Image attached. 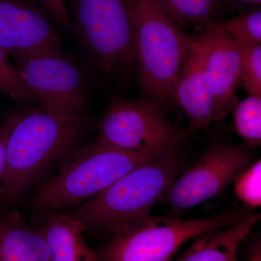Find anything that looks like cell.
Wrapping results in <instances>:
<instances>
[{
    "mask_svg": "<svg viewBox=\"0 0 261 261\" xmlns=\"http://www.w3.org/2000/svg\"><path fill=\"white\" fill-rule=\"evenodd\" d=\"M84 70L105 88L129 87L137 75L132 0H70Z\"/></svg>",
    "mask_w": 261,
    "mask_h": 261,
    "instance_id": "1",
    "label": "cell"
},
{
    "mask_svg": "<svg viewBox=\"0 0 261 261\" xmlns=\"http://www.w3.org/2000/svg\"><path fill=\"white\" fill-rule=\"evenodd\" d=\"M89 117L53 118L25 108L8 139L1 204L14 205L39 178L80 147L90 127Z\"/></svg>",
    "mask_w": 261,
    "mask_h": 261,
    "instance_id": "2",
    "label": "cell"
},
{
    "mask_svg": "<svg viewBox=\"0 0 261 261\" xmlns=\"http://www.w3.org/2000/svg\"><path fill=\"white\" fill-rule=\"evenodd\" d=\"M181 144L134 168L99 195L67 214L85 229L114 234L151 216L156 202L167 195L185 163Z\"/></svg>",
    "mask_w": 261,
    "mask_h": 261,
    "instance_id": "3",
    "label": "cell"
},
{
    "mask_svg": "<svg viewBox=\"0 0 261 261\" xmlns=\"http://www.w3.org/2000/svg\"><path fill=\"white\" fill-rule=\"evenodd\" d=\"M163 150L137 153L97 140L80 145L62 161L53 176L38 187L31 197V205L42 215L75 207L105 191L128 171Z\"/></svg>",
    "mask_w": 261,
    "mask_h": 261,
    "instance_id": "4",
    "label": "cell"
},
{
    "mask_svg": "<svg viewBox=\"0 0 261 261\" xmlns=\"http://www.w3.org/2000/svg\"><path fill=\"white\" fill-rule=\"evenodd\" d=\"M134 44L142 99L174 107L171 86L192 42L154 0H132Z\"/></svg>",
    "mask_w": 261,
    "mask_h": 261,
    "instance_id": "5",
    "label": "cell"
},
{
    "mask_svg": "<svg viewBox=\"0 0 261 261\" xmlns=\"http://www.w3.org/2000/svg\"><path fill=\"white\" fill-rule=\"evenodd\" d=\"M251 214L233 209L200 219L149 216L113 234L101 247L98 257L99 261H168L189 240L235 226Z\"/></svg>",
    "mask_w": 261,
    "mask_h": 261,
    "instance_id": "6",
    "label": "cell"
},
{
    "mask_svg": "<svg viewBox=\"0 0 261 261\" xmlns=\"http://www.w3.org/2000/svg\"><path fill=\"white\" fill-rule=\"evenodd\" d=\"M13 59L15 69L42 112L63 120L89 117L93 83L66 51Z\"/></svg>",
    "mask_w": 261,
    "mask_h": 261,
    "instance_id": "7",
    "label": "cell"
},
{
    "mask_svg": "<svg viewBox=\"0 0 261 261\" xmlns=\"http://www.w3.org/2000/svg\"><path fill=\"white\" fill-rule=\"evenodd\" d=\"M168 109L147 99L112 96L99 122L98 142L137 153L159 152L191 135L168 116Z\"/></svg>",
    "mask_w": 261,
    "mask_h": 261,
    "instance_id": "8",
    "label": "cell"
},
{
    "mask_svg": "<svg viewBox=\"0 0 261 261\" xmlns=\"http://www.w3.org/2000/svg\"><path fill=\"white\" fill-rule=\"evenodd\" d=\"M247 147L214 140L181 176L175 179L166 197L174 211H183L214 197L236 181L252 165Z\"/></svg>",
    "mask_w": 261,
    "mask_h": 261,
    "instance_id": "9",
    "label": "cell"
},
{
    "mask_svg": "<svg viewBox=\"0 0 261 261\" xmlns=\"http://www.w3.org/2000/svg\"><path fill=\"white\" fill-rule=\"evenodd\" d=\"M0 47L12 58L65 51L47 10L31 0H0Z\"/></svg>",
    "mask_w": 261,
    "mask_h": 261,
    "instance_id": "10",
    "label": "cell"
},
{
    "mask_svg": "<svg viewBox=\"0 0 261 261\" xmlns=\"http://www.w3.org/2000/svg\"><path fill=\"white\" fill-rule=\"evenodd\" d=\"M191 34L200 49L220 119L231 111L235 100L241 65L240 44L223 30L219 21Z\"/></svg>",
    "mask_w": 261,
    "mask_h": 261,
    "instance_id": "11",
    "label": "cell"
},
{
    "mask_svg": "<svg viewBox=\"0 0 261 261\" xmlns=\"http://www.w3.org/2000/svg\"><path fill=\"white\" fill-rule=\"evenodd\" d=\"M173 106L181 108L192 133L219 120L214 94L206 76L200 49L192 39L171 89Z\"/></svg>",
    "mask_w": 261,
    "mask_h": 261,
    "instance_id": "12",
    "label": "cell"
},
{
    "mask_svg": "<svg viewBox=\"0 0 261 261\" xmlns=\"http://www.w3.org/2000/svg\"><path fill=\"white\" fill-rule=\"evenodd\" d=\"M39 228L47 242L51 261H99L87 245L82 232L84 225L67 213L48 211L42 214Z\"/></svg>",
    "mask_w": 261,
    "mask_h": 261,
    "instance_id": "13",
    "label": "cell"
},
{
    "mask_svg": "<svg viewBox=\"0 0 261 261\" xmlns=\"http://www.w3.org/2000/svg\"><path fill=\"white\" fill-rule=\"evenodd\" d=\"M0 261H51L40 229L5 208L0 211Z\"/></svg>",
    "mask_w": 261,
    "mask_h": 261,
    "instance_id": "14",
    "label": "cell"
},
{
    "mask_svg": "<svg viewBox=\"0 0 261 261\" xmlns=\"http://www.w3.org/2000/svg\"><path fill=\"white\" fill-rule=\"evenodd\" d=\"M260 219V214H252L235 226L199 235L177 261H238L240 244Z\"/></svg>",
    "mask_w": 261,
    "mask_h": 261,
    "instance_id": "15",
    "label": "cell"
},
{
    "mask_svg": "<svg viewBox=\"0 0 261 261\" xmlns=\"http://www.w3.org/2000/svg\"><path fill=\"white\" fill-rule=\"evenodd\" d=\"M164 14L184 32L197 33L222 20L224 0H154Z\"/></svg>",
    "mask_w": 261,
    "mask_h": 261,
    "instance_id": "16",
    "label": "cell"
},
{
    "mask_svg": "<svg viewBox=\"0 0 261 261\" xmlns=\"http://www.w3.org/2000/svg\"><path fill=\"white\" fill-rule=\"evenodd\" d=\"M235 129L246 147L261 144V97L249 95L238 102L235 99L231 109Z\"/></svg>",
    "mask_w": 261,
    "mask_h": 261,
    "instance_id": "17",
    "label": "cell"
},
{
    "mask_svg": "<svg viewBox=\"0 0 261 261\" xmlns=\"http://www.w3.org/2000/svg\"><path fill=\"white\" fill-rule=\"evenodd\" d=\"M239 84L249 95L261 97V44L243 43Z\"/></svg>",
    "mask_w": 261,
    "mask_h": 261,
    "instance_id": "18",
    "label": "cell"
},
{
    "mask_svg": "<svg viewBox=\"0 0 261 261\" xmlns=\"http://www.w3.org/2000/svg\"><path fill=\"white\" fill-rule=\"evenodd\" d=\"M219 24L226 34L240 44H261L260 9L251 10L234 18L221 20Z\"/></svg>",
    "mask_w": 261,
    "mask_h": 261,
    "instance_id": "19",
    "label": "cell"
},
{
    "mask_svg": "<svg viewBox=\"0 0 261 261\" xmlns=\"http://www.w3.org/2000/svg\"><path fill=\"white\" fill-rule=\"evenodd\" d=\"M0 96L17 101L22 106H30L34 102L8 55L0 47Z\"/></svg>",
    "mask_w": 261,
    "mask_h": 261,
    "instance_id": "20",
    "label": "cell"
},
{
    "mask_svg": "<svg viewBox=\"0 0 261 261\" xmlns=\"http://www.w3.org/2000/svg\"><path fill=\"white\" fill-rule=\"evenodd\" d=\"M234 182V192L240 200L250 207L260 206V160L247 168Z\"/></svg>",
    "mask_w": 261,
    "mask_h": 261,
    "instance_id": "21",
    "label": "cell"
},
{
    "mask_svg": "<svg viewBox=\"0 0 261 261\" xmlns=\"http://www.w3.org/2000/svg\"><path fill=\"white\" fill-rule=\"evenodd\" d=\"M19 110L10 113L5 117L0 123V203L3 199V181L4 176L5 161H6L7 145L8 139L19 118L23 114L24 110Z\"/></svg>",
    "mask_w": 261,
    "mask_h": 261,
    "instance_id": "22",
    "label": "cell"
},
{
    "mask_svg": "<svg viewBox=\"0 0 261 261\" xmlns=\"http://www.w3.org/2000/svg\"><path fill=\"white\" fill-rule=\"evenodd\" d=\"M49 16L67 34L73 37L74 28L73 22L65 6V0H39Z\"/></svg>",
    "mask_w": 261,
    "mask_h": 261,
    "instance_id": "23",
    "label": "cell"
},
{
    "mask_svg": "<svg viewBox=\"0 0 261 261\" xmlns=\"http://www.w3.org/2000/svg\"><path fill=\"white\" fill-rule=\"evenodd\" d=\"M249 261H261V253H260V249L259 247L258 249H257L255 250V252H254L253 255H252L251 259H250Z\"/></svg>",
    "mask_w": 261,
    "mask_h": 261,
    "instance_id": "24",
    "label": "cell"
},
{
    "mask_svg": "<svg viewBox=\"0 0 261 261\" xmlns=\"http://www.w3.org/2000/svg\"><path fill=\"white\" fill-rule=\"evenodd\" d=\"M239 3H249V4L260 5L261 0H233Z\"/></svg>",
    "mask_w": 261,
    "mask_h": 261,
    "instance_id": "25",
    "label": "cell"
}]
</instances>
